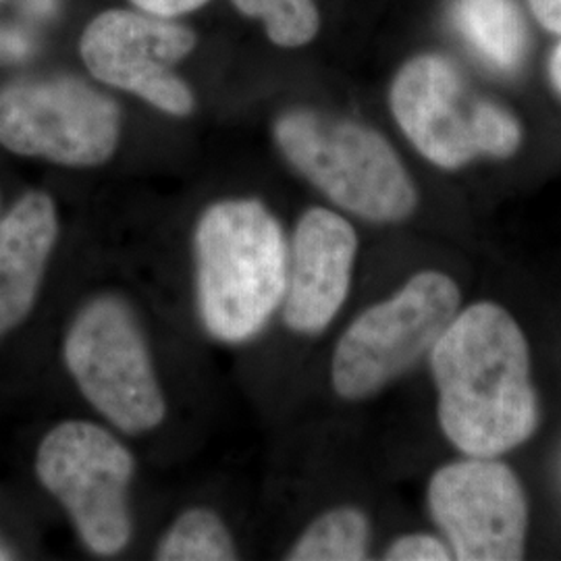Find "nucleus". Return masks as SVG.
Listing matches in <instances>:
<instances>
[{"label": "nucleus", "mask_w": 561, "mask_h": 561, "mask_svg": "<svg viewBox=\"0 0 561 561\" xmlns=\"http://www.w3.org/2000/svg\"><path fill=\"white\" fill-rule=\"evenodd\" d=\"M549 78H551L553 88L561 94V44L556 48L553 57L549 60Z\"/></svg>", "instance_id": "obj_22"}, {"label": "nucleus", "mask_w": 561, "mask_h": 561, "mask_svg": "<svg viewBox=\"0 0 561 561\" xmlns=\"http://www.w3.org/2000/svg\"><path fill=\"white\" fill-rule=\"evenodd\" d=\"M65 364L81 396L121 433L161 426L167 401L134 308L117 296L88 301L65 335Z\"/></svg>", "instance_id": "obj_5"}, {"label": "nucleus", "mask_w": 561, "mask_h": 561, "mask_svg": "<svg viewBox=\"0 0 561 561\" xmlns=\"http://www.w3.org/2000/svg\"><path fill=\"white\" fill-rule=\"evenodd\" d=\"M34 53V41L18 27L0 25V60L27 59Z\"/></svg>", "instance_id": "obj_19"}, {"label": "nucleus", "mask_w": 561, "mask_h": 561, "mask_svg": "<svg viewBox=\"0 0 561 561\" xmlns=\"http://www.w3.org/2000/svg\"><path fill=\"white\" fill-rule=\"evenodd\" d=\"M36 474L65 507L83 545L96 556H117L131 539V451L101 424H57L36 454Z\"/></svg>", "instance_id": "obj_7"}, {"label": "nucleus", "mask_w": 561, "mask_h": 561, "mask_svg": "<svg viewBox=\"0 0 561 561\" xmlns=\"http://www.w3.org/2000/svg\"><path fill=\"white\" fill-rule=\"evenodd\" d=\"M454 553L447 542L433 535H405L391 542L385 560L393 561H443L451 560Z\"/></svg>", "instance_id": "obj_17"}, {"label": "nucleus", "mask_w": 561, "mask_h": 561, "mask_svg": "<svg viewBox=\"0 0 561 561\" xmlns=\"http://www.w3.org/2000/svg\"><path fill=\"white\" fill-rule=\"evenodd\" d=\"M57 240V206L44 192L25 194L0 219V337L34 308Z\"/></svg>", "instance_id": "obj_12"}, {"label": "nucleus", "mask_w": 561, "mask_h": 561, "mask_svg": "<svg viewBox=\"0 0 561 561\" xmlns=\"http://www.w3.org/2000/svg\"><path fill=\"white\" fill-rule=\"evenodd\" d=\"M370 524L356 507H335L321 514L289 549L287 560L358 561L368 558Z\"/></svg>", "instance_id": "obj_14"}, {"label": "nucleus", "mask_w": 561, "mask_h": 561, "mask_svg": "<svg viewBox=\"0 0 561 561\" xmlns=\"http://www.w3.org/2000/svg\"><path fill=\"white\" fill-rule=\"evenodd\" d=\"M154 558L161 561L238 560V547L219 514L208 507H192L162 535Z\"/></svg>", "instance_id": "obj_15"}, {"label": "nucleus", "mask_w": 561, "mask_h": 561, "mask_svg": "<svg viewBox=\"0 0 561 561\" xmlns=\"http://www.w3.org/2000/svg\"><path fill=\"white\" fill-rule=\"evenodd\" d=\"M18 4L21 11L36 21H50L59 13V0H0V4Z\"/></svg>", "instance_id": "obj_21"}, {"label": "nucleus", "mask_w": 561, "mask_h": 561, "mask_svg": "<svg viewBox=\"0 0 561 561\" xmlns=\"http://www.w3.org/2000/svg\"><path fill=\"white\" fill-rule=\"evenodd\" d=\"M136 9H141L146 13H154L161 18H183L187 13H194L208 4L210 0H129Z\"/></svg>", "instance_id": "obj_18"}, {"label": "nucleus", "mask_w": 561, "mask_h": 561, "mask_svg": "<svg viewBox=\"0 0 561 561\" xmlns=\"http://www.w3.org/2000/svg\"><path fill=\"white\" fill-rule=\"evenodd\" d=\"M196 48L192 27L141 9H108L88 21L83 65L96 80L138 96L171 117L196 111L194 90L173 71Z\"/></svg>", "instance_id": "obj_9"}, {"label": "nucleus", "mask_w": 561, "mask_h": 561, "mask_svg": "<svg viewBox=\"0 0 561 561\" xmlns=\"http://www.w3.org/2000/svg\"><path fill=\"white\" fill-rule=\"evenodd\" d=\"M202 327L222 343L261 335L285 298L289 245L279 219L254 198L210 204L194 231Z\"/></svg>", "instance_id": "obj_2"}, {"label": "nucleus", "mask_w": 561, "mask_h": 561, "mask_svg": "<svg viewBox=\"0 0 561 561\" xmlns=\"http://www.w3.org/2000/svg\"><path fill=\"white\" fill-rule=\"evenodd\" d=\"M248 20L261 21L266 38L279 48H301L321 32L314 0H231Z\"/></svg>", "instance_id": "obj_16"}, {"label": "nucleus", "mask_w": 561, "mask_h": 561, "mask_svg": "<svg viewBox=\"0 0 561 561\" xmlns=\"http://www.w3.org/2000/svg\"><path fill=\"white\" fill-rule=\"evenodd\" d=\"M533 15L545 30L561 36V0H528Z\"/></svg>", "instance_id": "obj_20"}, {"label": "nucleus", "mask_w": 561, "mask_h": 561, "mask_svg": "<svg viewBox=\"0 0 561 561\" xmlns=\"http://www.w3.org/2000/svg\"><path fill=\"white\" fill-rule=\"evenodd\" d=\"M431 364L443 433L466 456L497 458L533 435L539 405L528 343L503 306L463 308L433 345Z\"/></svg>", "instance_id": "obj_1"}, {"label": "nucleus", "mask_w": 561, "mask_h": 561, "mask_svg": "<svg viewBox=\"0 0 561 561\" xmlns=\"http://www.w3.org/2000/svg\"><path fill=\"white\" fill-rule=\"evenodd\" d=\"M11 558H13V553L0 542V560H11Z\"/></svg>", "instance_id": "obj_23"}, {"label": "nucleus", "mask_w": 561, "mask_h": 561, "mask_svg": "<svg viewBox=\"0 0 561 561\" xmlns=\"http://www.w3.org/2000/svg\"><path fill=\"white\" fill-rule=\"evenodd\" d=\"M117 102L73 76L15 80L0 88V144L32 159L90 169L117 152Z\"/></svg>", "instance_id": "obj_8"}, {"label": "nucleus", "mask_w": 561, "mask_h": 561, "mask_svg": "<svg viewBox=\"0 0 561 561\" xmlns=\"http://www.w3.org/2000/svg\"><path fill=\"white\" fill-rule=\"evenodd\" d=\"M428 510L456 560H520L528 505L518 477L495 458L454 461L428 482Z\"/></svg>", "instance_id": "obj_10"}, {"label": "nucleus", "mask_w": 561, "mask_h": 561, "mask_svg": "<svg viewBox=\"0 0 561 561\" xmlns=\"http://www.w3.org/2000/svg\"><path fill=\"white\" fill-rule=\"evenodd\" d=\"M449 18L484 65L500 73L520 67L528 36L514 0H454Z\"/></svg>", "instance_id": "obj_13"}, {"label": "nucleus", "mask_w": 561, "mask_h": 561, "mask_svg": "<svg viewBox=\"0 0 561 561\" xmlns=\"http://www.w3.org/2000/svg\"><path fill=\"white\" fill-rule=\"evenodd\" d=\"M389 106L403 136L439 169L474 159H510L522 144V125L497 102L482 99L458 67L435 53L405 60L389 88Z\"/></svg>", "instance_id": "obj_4"}, {"label": "nucleus", "mask_w": 561, "mask_h": 561, "mask_svg": "<svg viewBox=\"0 0 561 561\" xmlns=\"http://www.w3.org/2000/svg\"><path fill=\"white\" fill-rule=\"evenodd\" d=\"M458 308V283L439 271H422L391 298L366 308L333 354L337 396L358 401L379 393L433 350Z\"/></svg>", "instance_id": "obj_6"}, {"label": "nucleus", "mask_w": 561, "mask_h": 561, "mask_svg": "<svg viewBox=\"0 0 561 561\" xmlns=\"http://www.w3.org/2000/svg\"><path fill=\"white\" fill-rule=\"evenodd\" d=\"M273 138L283 159L343 210L373 222L414 213V181L377 129L298 106L275 119Z\"/></svg>", "instance_id": "obj_3"}, {"label": "nucleus", "mask_w": 561, "mask_h": 561, "mask_svg": "<svg viewBox=\"0 0 561 561\" xmlns=\"http://www.w3.org/2000/svg\"><path fill=\"white\" fill-rule=\"evenodd\" d=\"M358 233L354 225L329 208L301 215L289 245L287 287L283 298L285 324L300 335H319L347 300Z\"/></svg>", "instance_id": "obj_11"}]
</instances>
